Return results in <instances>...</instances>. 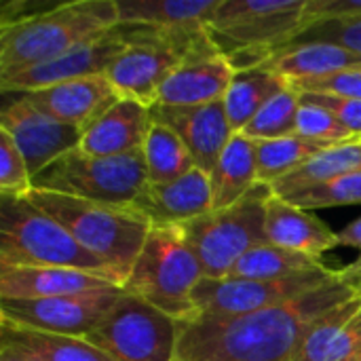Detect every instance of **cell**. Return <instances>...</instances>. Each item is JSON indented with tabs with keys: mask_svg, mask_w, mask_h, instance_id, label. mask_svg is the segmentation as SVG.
I'll use <instances>...</instances> for the list:
<instances>
[{
	"mask_svg": "<svg viewBox=\"0 0 361 361\" xmlns=\"http://www.w3.org/2000/svg\"><path fill=\"white\" fill-rule=\"evenodd\" d=\"M361 296L341 279L281 305L239 317L178 322L176 361H294L309 332L330 313Z\"/></svg>",
	"mask_w": 361,
	"mask_h": 361,
	"instance_id": "cell-1",
	"label": "cell"
},
{
	"mask_svg": "<svg viewBox=\"0 0 361 361\" xmlns=\"http://www.w3.org/2000/svg\"><path fill=\"white\" fill-rule=\"evenodd\" d=\"M121 23L116 0H74L0 23V80L47 63Z\"/></svg>",
	"mask_w": 361,
	"mask_h": 361,
	"instance_id": "cell-2",
	"label": "cell"
},
{
	"mask_svg": "<svg viewBox=\"0 0 361 361\" xmlns=\"http://www.w3.org/2000/svg\"><path fill=\"white\" fill-rule=\"evenodd\" d=\"M34 205L55 218L87 252L99 258L118 279H129L152 224L133 207L93 203L68 195L32 190Z\"/></svg>",
	"mask_w": 361,
	"mask_h": 361,
	"instance_id": "cell-3",
	"label": "cell"
},
{
	"mask_svg": "<svg viewBox=\"0 0 361 361\" xmlns=\"http://www.w3.org/2000/svg\"><path fill=\"white\" fill-rule=\"evenodd\" d=\"M15 267L78 269L121 286L99 258L27 197L0 195V269Z\"/></svg>",
	"mask_w": 361,
	"mask_h": 361,
	"instance_id": "cell-4",
	"label": "cell"
},
{
	"mask_svg": "<svg viewBox=\"0 0 361 361\" xmlns=\"http://www.w3.org/2000/svg\"><path fill=\"white\" fill-rule=\"evenodd\" d=\"M205 277L182 226H152L123 290L176 322L197 317L195 288Z\"/></svg>",
	"mask_w": 361,
	"mask_h": 361,
	"instance_id": "cell-5",
	"label": "cell"
},
{
	"mask_svg": "<svg viewBox=\"0 0 361 361\" xmlns=\"http://www.w3.org/2000/svg\"><path fill=\"white\" fill-rule=\"evenodd\" d=\"M269 184H256L241 201L226 209H214L192 222L180 224L199 258L205 277H228L233 267L254 247L269 243L264 233L267 205L273 197Z\"/></svg>",
	"mask_w": 361,
	"mask_h": 361,
	"instance_id": "cell-6",
	"label": "cell"
},
{
	"mask_svg": "<svg viewBox=\"0 0 361 361\" xmlns=\"http://www.w3.org/2000/svg\"><path fill=\"white\" fill-rule=\"evenodd\" d=\"M146 184L142 150L123 157H93L76 148L32 178L34 190L121 207H131Z\"/></svg>",
	"mask_w": 361,
	"mask_h": 361,
	"instance_id": "cell-7",
	"label": "cell"
},
{
	"mask_svg": "<svg viewBox=\"0 0 361 361\" xmlns=\"http://www.w3.org/2000/svg\"><path fill=\"white\" fill-rule=\"evenodd\" d=\"M307 0H220L207 34L224 57L241 51L273 53L290 44L305 30Z\"/></svg>",
	"mask_w": 361,
	"mask_h": 361,
	"instance_id": "cell-8",
	"label": "cell"
},
{
	"mask_svg": "<svg viewBox=\"0 0 361 361\" xmlns=\"http://www.w3.org/2000/svg\"><path fill=\"white\" fill-rule=\"evenodd\" d=\"M85 341L112 361H176L178 322L125 292Z\"/></svg>",
	"mask_w": 361,
	"mask_h": 361,
	"instance_id": "cell-9",
	"label": "cell"
},
{
	"mask_svg": "<svg viewBox=\"0 0 361 361\" xmlns=\"http://www.w3.org/2000/svg\"><path fill=\"white\" fill-rule=\"evenodd\" d=\"M336 277L338 271L330 267L290 275L283 279L203 277L201 283L195 288L192 302L197 309V317H239L300 298Z\"/></svg>",
	"mask_w": 361,
	"mask_h": 361,
	"instance_id": "cell-10",
	"label": "cell"
},
{
	"mask_svg": "<svg viewBox=\"0 0 361 361\" xmlns=\"http://www.w3.org/2000/svg\"><path fill=\"white\" fill-rule=\"evenodd\" d=\"M123 294V288H110L42 300H0V315L4 322L27 330L87 338Z\"/></svg>",
	"mask_w": 361,
	"mask_h": 361,
	"instance_id": "cell-11",
	"label": "cell"
},
{
	"mask_svg": "<svg viewBox=\"0 0 361 361\" xmlns=\"http://www.w3.org/2000/svg\"><path fill=\"white\" fill-rule=\"evenodd\" d=\"M4 95H13V99H8L0 112V129L8 133L19 148L32 178L80 146V127L47 116L15 93Z\"/></svg>",
	"mask_w": 361,
	"mask_h": 361,
	"instance_id": "cell-12",
	"label": "cell"
},
{
	"mask_svg": "<svg viewBox=\"0 0 361 361\" xmlns=\"http://www.w3.org/2000/svg\"><path fill=\"white\" fill-rule=\"evenodd\" d=\"M125 47L127 40L121 32V25H116L114 30L91 38L47 63L0 80L2 93H27L68 80L104 76L110 63L125 51Z\"/></svg>",
	"mask_w": 361,
	"mask_h": 361,
	"instance_id": "cell-13",
	"label": "cell"
},
{
	"mask_svg": "<svg viewBox=\"0 0 361 361\" xmlns=\"http://www.w3.org/2000/svg\"><path fill=\"white\" fill-rule=\"evenodd\" d=\"M150 112L154 121L165 123L182 137L195 159V165L212 176L222 152L235 135L224 110V102L192 108L152 106Z\"/></svg>",
	"mask_w": 361,
	"mask_h": 361,
	"instance_id": "cell-14",
	"label": "cell"
},
{
	"mask_svg": "<svg viewBox=\"0 0 361 361\" xmlns=\"http://www.w3.org/2000/svg\"><path fill=\"white\" fill-rule=\"evenodd\" d=\"M152 226L186 224L214 212L212 178L195 167L186 176L167 184H146L142 195L131 203Z\"/></svg>",
	"mask_w": 361,
	"mask_h": 361,
	"instance_id": "cell-15",
	"label": "cell"
},
{
	"mask_svg": "<svg viewBox=\"0 0 361 361\" xmlns=\"http://www.w3.org/2000/svg\"><path fill=\"white\" fill-rule=\"evenodd\" d=\"M15 95L23 97L30 106L44 112L47 116L80 127L82 131L121 99L106 76L68 80Z\"/></svg>",
	"mask_w": 361,
	"mask_h": 361,
	"instance_id": "cell-16",
	"label": "cell"
},
{
	"mask_svg": "<svg viewBox=\"0 0 361 361\" xmlns=\"http://www.w3.org/2000/svg\"><path fill=\"white\" fill-rule=\"evenodd\" d=\"M235 70L222 53H209L184 61L161 87L154 106L192 108L222 102Z\"/></svg>",
	"mask_w": 361,
	"mask_h": 361,
	"instance_id": "cell-17",
	"label": "cell"
},
{
	"mask_svg": "<svg viewBox=\"0 0 361 361\" xmlns=\"http://www.w3.org/2000/svg\"><path fill=\"white\" fill-rule=\"evenodd\" d=\"M150 127V108L121 97L82 131L78 148L93 157H123L137 152L142 150Z\"/></svg>",
	"mask_w": 361,
	"mask_h": 361,
	"instance_id": "cell-18",
	"label": "cell"
},
{
	"mask_svg": "<svg viewBox=\"0 0 361 361\" xmlns=\"http://www.w3.org/2000/svg\"><path fill=\"white\" fill-rule=\"evenodd\" d=\"M121 288L110 279L57 267H15L0 269V300H42L97 290Z\"/></svg>",
	"mask_w": 361,
	"mask_h": 361,
	"instance_id": "cell-19",
	"label": "cell"
},
{
	"mask_svg": "<svg viewBox=\"0 0 361 361\" xmlns=\"http://www.w3.org/2000/svg\"><path fill=\"white\" fill-rule=\"evenodd\" d=\"M264 233L269 243L319 260L326 252L338 247L336 233L326 222H322L311 212L288 203L277 195H273L267 205Z\"/></svg>",
	"mask_w": 361,
	"mask_h": 361,
	"instance_id": "cell-20",
	"label": "cell"
},
{
	"mask_svg": "<svg viewBox=\"0 0 361 361\" xmlns=\"http://www.w3.org/2000/svg\"><path fill=\"white\" fill-rule=\"evenodd\" d=\"M361 357V296L324 317L305 338L294 361H345Z\"/></svg>",
	"mask_w": 361,
	"mask_h": 361,
	"instance_id": "cell-21",
	"label": "cell"
},
{
	"mask_svg": "<svg viewBox=\"0 0 361 361\" xmlns=\"http://www.w3.org/2000/svg\"><path fill=\"white\" fill-rule=\"evenodd\" d=\"M220 0H116L121 23L163 32L207 30Z\"/></svg>",
	"mask_w": 361,
	"mask_h": 361,
	"instance_id": "cell-22",
	"label": "cell"
},
{
	"mask_svg": "<svg viewBox=\"0 0 361 361\" xmlns=\"http://www.w3.org/2000/svg\"><path fill=\"white\" fill-rule=\"evenodd\" d=\"M361 66V55L328 42H305V44H286L273 53L264 68L273 70L281 78L292 82L324 78L349 68Z\"/></svg>",
	"mask_w": 361,
	"mask_h": 361,
	"instance_id": "cell-23",
	"label": "cell"
},
{
	"mask_svg": "<svg viewBox=\"0 0 361 361\" xmlns=\"http://www.w3.org/2000/svg\"><path fill=\"white\" fill-rule=\"evenodd\" d=\"M209 178L214 209H226L241 201L258 184L256 142L243 133H235Z\"/></svg>",
	"mask_w": 361,
	"mask_h": 361,
	"instance_id": "cell-24",
	"label": "cell"
},
{
	"mask_svg": "<svg viewBox=\"0 0 361 361\" xmlns=\"http://www.w3.org/2000/svg\"><path fill=\"white\" fill-rule=\"evenodd\" d=\"M286 87H290V82L264 66L235 72V78L222 99L233 131L241 133L256 118V114Z\"/></svg>",
	"mask_w": 361,
	"mask_h": 361,
	"instance_id": "cell-25",
	"label": "cell"
},
{
	"mask_svg": "<svg viewBox=\"0 0 361 361\" xmlns=\"http://www.w3.org/2000/svg\"><path fill=\"white\" fill-rule=\"evenodd\" d=\"M361 171V142L351 140L332 148H326L324 152L315 154L311 161H307L300 169L286 176L277 184H273V192L277 197H288L313 186L328 184L332 180H338L347 173Z\"/></svg>",
	"mask_w": 361,
	"mask_h": 361,
	"instance_id": "cell-26",
	"label": "cell"
},
{
	"mask_svg": "<svg viewBox=\"0 0 361 361\" xmlns=\"http://www.w3.org/2000/svg\"><path fill=\"white\" fill-rule=\"evenodd\" d=\"M144 163H146V176L148 184H167L173 182L188 171H192L195 159L182 137L167 127L165 123H159L152 118V127L146 135V142L142 146Z\"/></svg>",
	"mask_w": 361,
	"mask_h": 361,
	"instance_id": "cell-27",
	"label": "cell"
},
{
	"mask_svg": "<svg viewBox=\"0 0 361 361\" xmlns=\"http://www.w3.org/2000/svg\"><path fill=\"white\" fill-rule=\"evenodd\" d=\"M2 324V341H8L40 361H112L97 347L76 336H59L27 330L8 322Z\"/></svg>",
	"mask_w": 361,
	"mask_h": 361,
	"instance_id": "cell-28",
	"label": "cell"
},
{
	"mask_svg": "<svg viewBox=\"0 0 361 361\" xmlns=\"http://www.w3.org/2000/svg\"><path fill=\"white\" fill-rule=\"evenodd\" d=\"M332 148L324 142H313L302 135H288L277 140H260L256 142V165H258V182L260 184H277L286 176L300 169L315 154Z\"/></svg>",
	"mask_w": 361,
	"mask_h": 361,
	"instance_id": "cell-29",
	"label": "cell"
},
{
	"mask_svg": "<svg viewBox=\"0 0 361 361\" xmlns=\"http://www.w3.org/2000/svg\"><path fill=\"white\" fill-rule=\"evenodd\" d=\"M326 267L319 258L292 252L273 243H262L250 250L231 271L228 277L241 279H283L290 275L307 273Z\"/></svg>",
	"mask_w": 361,
	"mask_h": 361,
	"instance_id": "cell-30",
	"label": "cell"
},
{
	"mask_svg": "<svg viewBox=\"0 0 361 361\" xmlns=\"http://www.w3.org/2000/svg\"><path fill=\"white\" fill-rule=\"evenodd\" d=\"M298 110H300V95L290 85L279 95H275L241 133L254 142L296 135Z\"/></svg>",
	"mask_w": 361,
	"mask_h": 361,
	"instance_id": "cell-31",
	"label": "cell"
},
{
	"mask_svg": "<svg viewBox=\"0 0 361 361\" xmlns=\"http://www.w3.org/2000/svg\"><path fill=\"white\" fill-rule=\"evenodd\" d=\"M288 203L300 209H324V207H343L361 205V171L347 173L338 180H332L322 186H313L288 197H281Z\"/></svg>",
	"mask_w": 361,
	"mask_h": 361,
	"instance_id": "cell-32",
	"label": "cell"
},
{
	"mask_svg": "<svg viewBox=\"0 0 361 361\" xmlns=\"http://www.w3.org/2000/svg\"><path fill=\"white\" fill-rule=\"evenodd\" d=\"M296 133L313 140V142H324L330 146H338L345 142L355 140L353 133L326 108L317 104H309L300 99V110H298V127Z\"/></svg>",
	"mask_w": 361,
	"mask_h": 361,
	"instance_id": "cell-33",
	"label": "cell"
},
{
	"mask_svg": "<svg viewBox=\"0 0 361 361\" xmlns=\"http://www.w3.org/2000/svg\"><path fill=\"white\" fill-rule=\"evenodd\" d=\"M32 173L8 133L0 129V195L30 197Z\"/></svg>",
	"mask_w": 361,
	"mask_h": 361,
	"instance_id": "cell-34",
	"label": "cell"
},
{
	"mask_svg": "<svg viewBox=\"0 0 361 361\" xmlns=\"http://www.w3.org/2000/svg\"><path fill=\"white\" fill-rule=\"evenodd\" d=\"M305 42H328L345 47L353 53L361 55V17L347 21H328L317 23L302 30L290 44H305Z\"/></svg>",
	"mask_w": 361,
	"mask_h": 361,
	"instance_id": "cell-35",
	"label": "cell"
},
{
	"mask_svg": "<svg viewBox=\"0 0 361 361\" xmlns=\"http://www.w3.org/2000/svg\"><path fill=\"white\" fill-rule=\"evenodd\" d=\"M292 89H296L298 93H322V95L361 99V66L324 76V78L292 82Z\"/></svg>",
	"mask_w": 361,
	"mask_h": 361,
	"instance_id": "cell-36",
	"label": "cell"
},
{
	"mask_svg": "<svg viewBox=\"0 0 361 361\" xmlns=\"http://www.w3.org/2000/svg\"><path fill=\"white\" fill-rule=\"evenodd\" d=\"M361 0H307L302 19L305 30L317 23L328 21H347V19H360Z\"/></svg>",
	"mask_w": 361,
	"mask_h": 361,
	"instance_id": "cell-37",
	"label": "cell"
},
{
	"mask_svg": "<svg viewBox=\"0 0 361 361\" xmlns=\"http://www.w3.org/2000/svg\"><path fill=\"white\" fill-rule=\"evenodd\" d=\"M302 102L317 104L332 112L351 133L353 137H361V99L338 97V95H322V93H298Z\"/></svg>",
	"mask_w": 361,
	"mask_h": 361,
	"instance_id": "cell-38",
	"label": "cell"
},
{
	"mask_svg": "<svg viewBox=\"0 0 361 361\" xmlns=\"http://www.w3.org/2000/svg\"><path fill=\"white\" fill-rule=\"evenodd\" d=\"M336 243L343 247H355L361 254V216L336 233Z\"/></svg>",
	"mask_w": 361,
	"mask_h": 361,
	"instance_id": "cell-39",
	"label": "cell"
},
{
	"mask_svg": "<svg viewBox=\"0 0 361 361\" xmlns=\"http://www.w3.org/2000/svg\"><path fill=\"white\" fill-rule=\"evenodd\" d=\"M0 361H40L38 357H34L32 353H27L25 349L8 343V341H2V347H0Z\"/></svg>",
	"mask_w": 361,
	"mask_h": 361,
	"instance_id": "cell-40",
	"label": "cell"
},
{
	"mask_svg": "<svg viewBox=\"0 0 361 361\" xmlns=\"http://www.w3.org/2000/svg\"><path fill=\"white\" fill-rule=\"evenodd\" d=\"M338 273H341V279H343V281L351 283L353 288H361V254L353 264L341 269Z\"/></svg>",
	"mask_w": 361,
	"mask_h": 361,
	"instance_id": "cell-41",
	"label": "cell"
},
{
	"mask_svg": "<svg viewBox=\"0 0 361 361\" xmlns=\"http://www.w3.org/2000/svg\"><path fill=\"white\" fill-rule=\"evenodd\" d=\"M345 361H361V357H355V360H345Z\"/></svg>",
	"mask_w": 361,
	"mask_h": 361,
	"instance_id": "cell-42",
	"label": "cell"
},
{
	"mask_svg": "<svg viewBox=\"0 0 361 361\" xmlns=\"http://www.w3.org/2000/svg\"><path fill=\"white\" fill-rule=\"evenodd\" d=\"M355 140H360V142H361V137H355Z\"/></svg>",
	"mask_w": 361,
	"mask_h": 361,
	"instance_id": "cell-43",
	"label": "cell"
}]
</instances>
